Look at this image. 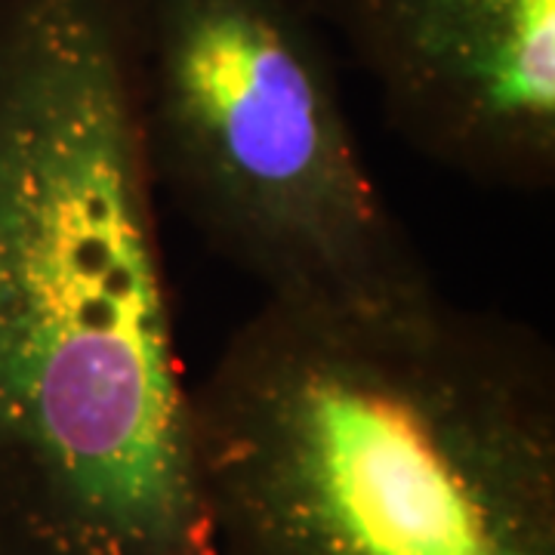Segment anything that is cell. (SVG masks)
<instances>
[{
	"label": "cell",
	"instance_id": "1",
	"mask_svg": "<svg viewBox=\"0 0 555 555\" xmlns=\"http://www.w3.org/2000/svg\"><path fill=\"white\" fill-rule=\"evenodd\" d=\"M0 555H217L133 0H0Z\"/></svg>",
	"mask_w": 555,
	"mask_h": 555
},
{
	"label": "cell",
	"instance_id": "2",
	"mask_svg": "<svg viewBox=\"0 0 555 555\" xmlns=\"http://www.w3.org/2000/svg\"><path fill=\"white\" fill-rule=\"evenodd\" d=\"M217 555H555V361L438 291L262 302L195 383Z\"/></svg>",
	"mask_w": 555,
	"mask_h": 555
},
{
	"label": "cell",
	"instance_id": "3",
	"mask_svg": "<svg viewBox=\"0 0 555 555\" xmlns=\"http://www.w3.org/2000/svg\"><path fill=\"white\" fill-rule=\"evenodd\" d=\"M133 35L158 198L269 302L377 306L433 291L302 0H133Z\"/></svg>",
	"mask_w": 555,
	"mask_h": 555
},
{
	"label": "cell",
	"instance_id": "4",
	"mask_svg": "<svg viewBox=\"0 0 555 555\" xmlns=\"http://www.w3.org/2000/svg\"><path fill=\"white\" fill-rule=\"evenodd\" d=\"M401 137L481 185L555 179V0H302Z\"/></svg>",
	"mask_w": 555,
	"mask_h": 555
}]
</instances>
